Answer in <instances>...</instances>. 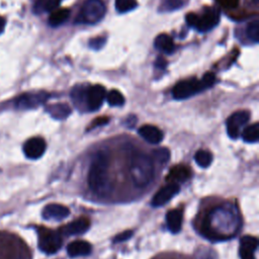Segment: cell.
I'll list each match as a JSON object with an SVG mask.
<instances>
[{
	"label": "cell",
	"instance_id": "26",
	"mask_svg": "<svg viewBox=\"0 0 259 259\" xmlns=\"http://www.w3.org/2000/svg\"><path fill=\"white\" fill-rule=\"evenodd\" d=\"M247 36L253 42H257L259 39V21L257 19L251 21L246 29Z\"/></svg>",
	"mask_w": 259,
	"mask_h": 259
},
{
	"label": "cell",
	"instance_id": "21",
	"mask_svg": "<svg viewBox=\"0 0 259 259\" xmlns=\"http://www.w3.org/2000/svg\"><path fill=\"white\" fill-rule=\"evenodd\" d=\"M47 111L57 119H64L71 113V108L66 103H55L47 107Z\"/></svg>",
	"mask_w": 259,
	"mask_h": 259
},
{
	"label": "cell",
	"instance_id": "35",
	"mask_svg": "<svg viewBox=\"0 0 259 259\" xmlns=\"http://www.w3.org/2000/svg\"><path fill=\"white\" fill-rule=\"evenodd\" d=\"M4 26H5V19L2 16H0V33L3 31Z\"/></svg>",
	"mask_w": 259,
	"mask_h": 259
},
{
	"label": "cell",
	"instance_id": "5",
	"mask_svg": "<svg viewBox=\"0 0 259 259\" xmlns=\"http://www.w3.org/2000/svg\"><path fill=\"white\" fill-rule=\"evenodd\" d=\"M186 21L190 26L195 27L198 31L205 32L213 28L220 21V11L218 8H205L201 15L195 13H188Z\"/></svg>",
	"mask_w": 259,
	"mask_h": 259
},
{
	"label": "cell",
	"instance_id": "29",
	"mask_svg": "<svg viewBox=\"0 0 259 259\" xmlns=\"http://www.w3.org/2000/svg\"><path fill=\"white\" fill-rule=\"evenodd\" d=\"M182 6V0H161L160 10L162 11H173L179 9Z\"/></svg>",
	"mask_w": 259,
	"mask_h": 259
},
{
	"label": "cell",
	"instance_id": "13",
	"mask_svg": "<svg viewBox=\"0 0 259 259\" xmlns=\"http://www.w3.org/2000/svg\"><path fill=\"white\" fill-rule=\"evenodd\" d=\"M90 227V222L86 218H79L68 225L63 226L60 228L58 231L61 233V235L65 236H70V235H79L85 233L88 228Z\"/></svg>",
	"mask_w": 259,
	"mask_h": 259
},
{
	"label": "cell",
	"instance_id": "18",
	"mask_svg": "<svg viewBox=\"0 0 259 259\" xmlns=\"http://www.w3.org/2000/svg\"><path fill=\"white\" fill-rule=\"evenodd\" d=\"M183 219V211L181 208H174L167 212L166 214V223L168 229L172 233H178L181 230Z\"/></svg>",
	"mask_w": 259,
	"mask_h": 259
},
{
	"label": "cell",
	"instance_id": "1",
	"mask_svg": "<svg viewBox=\"0 0 259 259\" xmlns=\"http://www.w3.org/2000/svg\"><path fill=\"white\" fill-rule=\"evenodd\" d=\"M239 228V215L233 204L218 205L209 210L201 223V233L215 240H226L233 237Z\"/></svg>",
	"mask_w": 259,
	"mask_h": 259
},
{
	"label": "cell",
	"instance_id": "30",
	"mask_svg": "<svg viewBox=\"0 0 259 259\" xmlns=\"http://www.w3.org/2000/svg\"><path fill=\"white\" fill-rule=\"evenodd\" d=\"M170 153L166 148H161V149H157L153 152V157L154 159H156L157 161H159L160 163H166L169 159Z\"/></svg>",
	"mask_w": 259,
	"mask_h": 259
},
{
	"label": "cell",
	"instance_id": "17",
	"mask_svg": "<svg viewBox=\"0 0 259 259\" xmlns=\"http://www.w3.org/2000/svg\"><path fill=\"white\" fill-rule=\"evenodd\" d=\"M140 136L151 144H158L163 140V133L162 131L151 124H145L139 128Z\"/></svg>",
	"mask_w": 259,
	"mask_h": 259
},
{
	"label": "cell",
	"instance_id": "32",
	"mask_svg": "<svg viewBox=\"0 0 259 259\" xmlns=\"http://www.w3.org/2000/svg\"><path fill=\"white\" fill-rule=\"evenodd\" d=\"M133 235V232L132 231H125L119 235H117L115 238H114V243H119V242H122V241H125L127 239H130Z\"/></svg>",
	"mask_w": 259,
	"mask_h": 259
},
{
	"label": "cell",
	"instance_id": "8",
	"mask_svg": "<svg viewBox=\"0 0 259 259\" xmlns=\"http://www.w3.org/2000/svg\"><path fill=\"white\" fill-rule=\"evenodd\" d=\"M250 118V112L247 110H239L234 112L227 120V132L230 138L237 139L240 128L245 125Z\"/></svg>",
	"mask_w": 259,
	"mask_h": 259
},
{
	"label": "cell",
	"instance_id": "7",
	"mask_svg": "<svg viewBox=\"0 0 259 259\" xmlns=\"http://www.w3.org/2000/svg\"><path fill=\"white\" fill-rule=\"evenodd\" d=\"M38 248L46 254H54L62 246V235L59 231H54L40 227L37 229Z\"/></svg>",
	"mask_w": 259,
	"mask_h": 259
},
{
	"label": "cell",
	"instance_id": "31",
	"mask_svg": "<svg viewBox=\"0 0 259 259\" xmlns=\"http://www.w3.org/2000/svg\"><path fill=\"white\" fill-rule=\"evenodd\" d=\"M104 44H105V38L100 36V37H95V38L91 39L89 42V46L94 50H99L103 47Z\"/></svg>",
	"mask_w": 259,
	"mask_h": 259
},
{
	"label": "cell",
	"instance_id": "28",
	"mask_svg": "<svg viewBox=\"0 0 259 259\" xmlns=\"http://www.w3.org/2000/svg\"><path fill=\"white\" fill-rule=\"evenodd\" d=\"M196 259H218L215 251L209 247H200L195 253Z\"/></svg>",
	"mask_w": 259,
	"mask_h": 259
},
{
	"label": "cell",
	"instance_id": "15",
	"mask_svg": "<svg viewBox=\"0 0 259 259\" xmlns=\"http://www.w3.org/2000/svg\"><path fill=\"white\" fill-rule=\"evenodd\" d=\"M258 246V241L255 237L244 236L240 240V257L241 259H255L254 252Z\"/></svg>",
	"mask_w": 259,
	"mask_h": 259
},
{
	"label": "cell",
	"instance_id": "3",
	"mask_svg": "<svg viewBox=\"0 0 259 259\" xmlns=\"http://www.w3.org/2000/svg\"><path fill=\"white\" fill-rule=\"evenodd\" d=\"M130 174L138 187H145L154 177L153 159L143 152H135L130 160Z\"/></svg>",
	"mask_w": 259,
	"mask_h": 259
},
{
	"label": "cell",
	"instance_id": "22",
	"mask_svg": "<svg viewBox=\"0 0 259 259\" xmlns=\"http://www.w3.org/2000/svg\"><path fill=\"white\" fill-rule=\"evenodd\" d=\"M70 16V11L68 9H56L52 12L49 23L52 26H59L64 23Z\"/></svg>",
	"mask_w": 259,
	"mask_h": 259
},
{
	"label": "cell",
	"instance_id": "10",
	"mask_svg": "<svg viewBox=\"0 0 259 259\" xmlns=\"http://www.w3.org/2000/svg\"><path fill=\"white\" fill-rule=\"evenodd\" d=\"M179 185L177 183L168 182L165 186L161 187L157 193L153 196L152 199V205L154 206H160L168 202L174 195H176L179 192Z\"/></svg>",
	"mask_w": 259,
	"mask_h": 259
},
{
	"label": "cell",
	"instance_id": "20",
	"mask_svg": "<svg viewBox=\"0 0 259 259\" xmlns=\"http://www.w3.org/2000/svg\"><path fill=\"white\" fill-rule=\"evenodd\" d=\"M154 46L155 48L164 53V54H172L174 52V42L172 40V38L165 33L159 34L154 41Z\"/></svg>",
	"mask_w": 259,
	"mask_h": 259
},
{
	"label": "cell",
	"instance_id": "6",
	"mask_svg": "<svg viewBox=\"0 0 259 259\" xmlns=\"http://www.w3.org/2000/svg\"><path fill=\"white\" fill-rule=\"evenodd\" d=\"M106 7L102 0H85L77 16V22L94 24L105 15Z\"/></svg>",
	"mask_w": 259,
	"mask_h": 259
},
{
	"label": "cell",
	"instance_id": "36",
	"mask_svg": "<svg viewBox=\"0 0 259 259\" xmlns=\"http://www.w3.org/2000/svg\"><path fill=\"white\" fill-rule=\"evenodd\" d=\"M254 1H255V2H257V1H258V0H254Z\"/></svg>",
	"mask_w": 259,
	"mask_h": 259
},
{
	"label": "cell",
	"instance_id": "14",
	"mask_svg": "<svg viewBox=\"0 0 259 259\" xmlns=\"http://www.w3.org/2000/svg\"><path fill=\"white\" fill-rule=\"evenodd\" d=\"M70 213V210L67 206L57 203L48 204L42 210V218L46 220L52 221H62L66 219Z\"/></svg>",
	"mask_w": 259,
	"mask_h": 259
},
{
	"label": "cell",
	"instance_id": "19",
	"mask_svg": "<svg viewBox=\"0 0 259 259\" xmlns=\"http://www.w3.org/2000/svg\"><path fill=\"white\" fill-rule=\"evenodd\" d=\"M91 252V245L83 240L71 242L67 247V253L70 257L86 256Z\"/></svg>",
	"mask_w": 259,
	"mask_h": 259
},
{
	"label": "cell",
	"instance_id": "2",
	"mask_svg": "<svg viewBox=\"0 0 259 259\" xmlns=\"http://www.w3.org/2000/svg\"><path fill=\"white\" fill-rule=\"evenodd\" d=\"M108 167V156L103 152L98 153L93 159L88 172V185L95 195L105 196L110 191Z\"/></svg>",
	"mask_w": 259,
	"mask_h": 259
},
{
	"label": "cell",
	"instance_id": "25",
	"mask_svg": "<svg viewBox=\"0 0 259 259\" xmlns=\"http://www.w3.org/2000/svg\"><path fill=\"white\" fill-rule=\"evenodd\" d=\"M106 100L111 106H120L124 103L123 95L117 90H111L106 95Z\"/></svg>",
	"mask_w": 259,
	"mask_h": 259
},
{
	"label": "cell",
	"instance_id": "34",
	"mask_svg": "<svg viewBox=\"0 0 259 259\" xmlns=\"http://www.w3.org/2000/svg\"><path fill=\"white\" fill-rule=\"evenodd\" d=\"M158 68H160V69H163V68H165V66H166V62H165V60L163 59V58H158L157 59V61H156V64H155Z\"/></svg>",
	"mask_w": 259,
	"mask_h": 259
},
{
	"label": "cell",
	"instance_id": "11",
	"mask_svg": "<svg viewBox=\"0 0 259 259\" xmlns=\"http://www.w3.org/2000/svg\"><path fill=\"white\" fill-rule=\"evenodd\" d=\"M46 151V142L42 138L34 137L27 140L23 146L24 155L29 159H37Z\"/></svg>",
	"mask_w": 259,
	"mask_h": 259
},
{
	"label": "cell",
	"instance_id": "16",
	"mask_svg": "<svg viewBox=\"0 0 259 259\" xmlns=\"http://www.w3.org/2000/svg\"><path fill=\"white\" fill-rule=\"evenodd\" d=\"M191 169L186 165H176L170 171L166 177L167 182L180 183L188 180L191 177Z\"/></svg>",
	"mask_w": 259,
	"mask_h": 259
},
{
	"label": "cell",
	"instance_id": "4",
	"mask_svg": "<svg viewBox=\"0 0 259 259\" xmlns=\"http://www.w3.org/2000/svg\"><path fill=\"white\" fill-rule=\"evenodd\" d=\"M215 82V76L212 73H206L201 80H184L177 83L173 90L172 94L175 99L181 100L191 97L192 95L197 94L200 91L205 90L206 88L211 87Z\"/></svg>",
	"mask_w": 259,
	"mask_h": 259
},
{
	"label": "cell",
	"instance_id": "27",
	"mask_svg": "<svg viewBox=\"0 0 259 259\" xmlns=\"http://www.w3.org/2000/svg\"><path fill=\"white\" fill-rule=\"evenodd\" d=\"M137 6L136 0H115V8L119 13L128 12Z\"/></svg>",
	"mask_w": 259,
	"mask_h": 259
},
{
	"label": "cell",
	"instance_id": "33",
	"mask_svg": "<svg viewBox=\"0 0 259 259\" xmlns=\"http://www.w3.org/2000/svg\"><path fill=\"white\" fill-rule=\"evenodd\" d=\"M107 121H108V119H107V118H105V117H99V118L95 119L91 125H92V126H96V125L104 124V123H106Z\"/></svg>",
	"mask_w": 259,
	"mask_h": 259
},
{
	"label": "cell",
	"instance_id": "24",
	"mask_svg": "<svg viewBox=\"0 0 259 259\" xmlns=\"http://www.w3.org/2000/svg\"><path fill=\"white\" fill-rule=\"evenodd\" d=\"M194 160L199 167L206 168L211 163L212 156H211L210 152H208L206 150H198L194 155Z\"/></svg>",
	"mask_w": 259,
	"mask_h": 259
},
{
	"label": "cell",
	"instance_id": "12",
	"mask_svg": "<svg viewBox=\"0 0 259 259\" xmlns=\"http://www.w3.org/2000/svg\"><path fill=\"white\" fill-rule=\"evenodd\" d=\"M48 94L44 92L38 93H27L21 95L16 100V106L18 108H33L41 103H44L48 99Z\"/></svg>",
	"mask_w": 259,
	"mask_h": 259
},
{
	"label": "cell",
	"instance_id": "23",
	"mask_svg": "<svg viewBox=\"0 0 259 259\" xmlns=\"http://www.w3.org/2000/svg\"><path fill=\"white\" fill-rule=\"evenodd\" d=\"M242 138L247 143H255L259 139V124L257 122L247 126L243 133Z\"/></svg>",
	"mask_w": 259,
	"mask_h": 259
},
{
	"label": "cell",
	"instance_id": "9",
	"mask_svg": "<svg viewBox=\"0 0 259 259\" xmlns=\"http://www.w3.org/2000/svg\"><path fill=\"white\" fill-rule=\"evenodd\" d=\"M105 98V88L101 85H94L86 90L85 106L88 110H97Z\"/></svg>",
	"mask_w": 259,
	"mask_h": 259
}]
</instances>
